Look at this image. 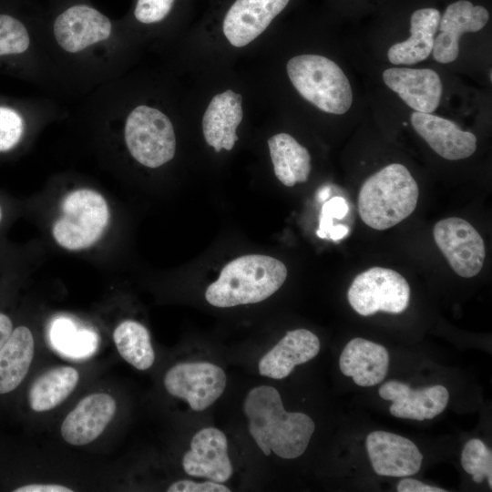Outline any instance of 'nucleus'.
Returning a JSON list of instances; mask_svg holds the SVG:
<instances>
[{"label": "nucleus", "instance_id": "obj_1", "mask_svg": "<svg viewBox=\"0 0 492 492\" xmlns=\"http://www.w3.org/2000/svg\"><path fill=\"white\" fill-rule=\"evenodd\" d=\"M243 410L249 432L264 455L272 451L281 458L293 459L305 452L315 425L305 414L287 412L276 388H252L245 397Z\"/></svg>", "mask_w": 492, "mask_h": 492}, {"label": "nucleus", "instance_id": "obj_2", "mask_svg": "<svg viewBox=\"0 0 492 492\" xmlns=\"http://www.w3.org/2000/svg\"><path fill=\"white\" fill-rule=\"evenodd\" d=\"M287 268L267 255L248 254L226 264L205 292L207 302L226 308L264 301L283 284Z\"/></svg>", "mask_w": 492, "mask_h": 492}, {"label": "nucleus", "instance_id": "obj_3", "mask_svg": "<svg viewBox=\"0 0 492 492\" xmlns=\"http://www.w3.org/2000/svg\"><path fill=\"white\" fill-rule=\"evenodd\" d=\"M418 196V185L407 168L392 163L364 180L358 195V212L367 226L387 230L413 213Z\"/></svg>", "mask_w": 492, "mask_h": 492}, {"label": "nucleus", "instance_id": "obj_4", "mask_svg": "<svg viewBox=\"0 0 492 492\" xmlns=\"http://www.w3.org/2000/svg\"><path fill=\"white\" fill-rule=\"evenodd\" d=\"M286 69L297 92L320 110L343 115L350 109V81L334 61L321 55H299L288 61Z\"/></svg>", "mask_w": 492, "mask_h": 492}, {"label": "nucleus", "instance_id": "obj_5", "mask_svg": "<svg viewBox=\"0 0 492 492\" xmlns=\"http://www.w3.org/2000/svg\"><path fill=\"white\" fill-rule=\"evenodd\" d=\"M61 212L53 224L52 234L62 248L69 251L93 245L103 234L109 220L106 200L89 189L68 193L62 200Z\"/></svg>", "mask_w": 492, "mask_h": 492}, {"label": "nucleus", "instance_id": "obj_6", "mask_svg": "<svg viewBox=\"0 0 492 492\" xmlns=\"http://www.w3.org/2000/svg\"><path fill=\"white\" fill-rule=\"evenodd\" d=\"M125 141L131 156L149 168L171 160L176 138L169 118L159 109L145 105L135 108L125 124Z\"/></svg>", "mask_w": 492, "mask_h": 492}, {"label": "nucleus", "instance_id": "obj_7", "mask_svg": "<svg viewBox=\"0 0 492 492\" xmlns=\"http://www.w3.org/2000/svg\"><path fill=\"white\" fill-rule=\"evenodd\" d=\"M351 307L360 315L378 312L403 313L409 304L410 286L399 272L383 267H373L358 274L347 292Z\"/></svg>", "mask_w": 492, "mask_h": 492}, {"label": "nucleus", "instance_id": "obj_8", "mask_svg": "<svg viewBox=\"0 0 492 492\" xmlns=\"http://www.w3.org/2000/svg\"><path fill=\"white\" fill-rule=\"evenodd\" d=\"M433 236L457 275L471 278L480 272L486 247L481 235L468 221L458 217L443 219L436 223Z\"/></svg>", "mask_w": 492, "mask_h": 492}, {"label": "nucleus", "instance_id": "obj_9", "mask_svg": "<svg viewBox=\"0 0 492 492\" xmlns=\"http://www.w3.org/2000/svg\"><path fill=\"white\" fill-rule=\"evenodd\" d=\"M164 386L169 394L188 402L194 411H203L223 394L226 374L209 362L180 363L165 374Z\"/></svg>", "mask_w": 492, "mask_h": 492}, {"label": "nucleus", "instance_id": "obj_10", "mask_svg": "<svg viewBox=\"0 0 492 492\" xmlns=\"http://www.w3.org/2000/svg\"><path fill=\"white\" fill-rule=\"evenodd\" d=\"M365 446L372 467L379 476H412L422 466L421 452L406 437L377 430L367 436Z\"/></svg>", "mask_w": 492, "mask_h": 492}, {"label": "nucleus", "instance_id": "obj_11", "mask_svg": "<svg viewBox=\"0 0 492 492\" xmlns=\"http://www.w3.org/2000/svg\"><path fill=\"white\" fill-rule=\"evenodd\" d=\"M182 466L192 477L219 483L229 480L233 469L224 433L215 427H205L197 432L191 439L190 449L183 456Z\"/></svg>", "mask_w": 492, "mask_h": 492}, {"label": "nucleus", "instance_id": "obj_12", "mask_svg": "<svg viewBox=\"0 0 492 492\" xmlns=\"http://www.w3.org/2000/svg\"><path fill=\"white\" fill-rule=\"evenodd\" d=\"M488 11L466 0L450 4L440 17L432 50L436 62L447 64L455 61L459 54L460 36L466 32H477L488 22Z\"/></svg>", "mask_w": 492, "mask_h": 492}, {"label": "nucleus", "instance_id": "obj_13", "mask_svg": "<svg viewBox=\"0 0 492 492\" xmlns=\"http://www.w3.org/2000/svg\"><path fill=\"white\" fill-rule=\"evenodd\" d=\"M109 19L86 5H77L60 14L54 23L55 37L64 50L79 52L109 37Z\"/></svg>", "mask_w": 492, "mask_h": 492}, {"label": "nucleus", "instance_id": "obj_14", "mask_svg": "<svg viewBox=\"0 0 492 492\" xmlns=\"http://www.w3.org/2000/svg\"><path fill=\"white\" fill-rule=\"evenodd\" d=\"M383 80L415 112L433 113L439 106L443 85L433 69L390 67L384 71Z\"/></svg>", "mask_w": 492, "mask_h": 492}, {"label": "nucleus", "instance_id": "obj_15", "mask_svg": "<svg viewBox=\"0 0 492 492\" xmlns=\"http://www.w3.org/2000/svg\"><path fill=\"white\" fill-rule=\"evenodd\" d=\"M379 395L392 401L390 413L398 418L423 421L441 414L449 400L447 389L440 384L412 389L399 381H388L378 390Z\"/></svg>", "mask_w": 492, "mask_h": 492}, {"label": "nucleus", "instance_id": "obj_16", "mask_svg": "<svg viewBox=\"0 0 492 492\" xmlns=\"http://www.w3.org/2000/svg\"><path fill=\"white\" fill-rule=\"evenodd\" d=\"M289 1L236 0L224 17V36L236 47L248 45L269 26Z\"/></svg>", "mask_w": 492, "mask_h": 492}, {"label": "nucleus", "instance_id": "obj_17", "mask_svg": "<svg viewBox=\"0 0 492 492\" xmlns=\"http://www.w3.org/2000/svg\"><path fill=\"white\" fill-rule=\"evenodd\" d=\"M410 120L415 132L443 159H464L476 151V136L462 130L452 120L432 113L415 111Z\"/></svg>", "mask_w": 492, "mask_h": 492}, {"label": "nucleus", "instance_id": "obj_18", "mask_svg": "<svg viewBox=\"0 0 492 492\" xmlns=\"http://www.w3.org/2000/svg\"><path fill=\"white\" fill-rule=\"evenodd\" d=\"M116 407L114 398L108 394L97 393L86 396L63 421L62 437L74 446L91 443L111 421Z\"/></svg>", "mask_w": 492, "mask_h": 492}, {"label": "nucleus", "instance_id": "obj_19", "mask_svg": "<svg viewBox=\"0 0 492 492\" xmlns=\"http://www.w3.org/2000/svg\"><path fill=\"white\" fill-rule=\"evenodd\" d=\"M320 340L311 331L300 328L284 337L259 362V373L272 379L287 377L298 365L314 358L320 351Z\"/></svg>", "mask_w": 492, "mask_h": 492}, {"label": "nucleus", "instance_id": "obj_20", "mask_svg": "<svg viewBox=\"0 0 492 492\" xmlns=\"http://www.w3.org/2000/svg\"><path fill=\"white\" fill-rule=\"evenodd\" d=\"M241 95L227 90L217 94L210 102L203 118L202 130L207 144L216 152L231 150L238 140L236 129L243 112Z\"/></svg>", "mask_w": 492, "mask_h": 492}, {"label": "nucleus", "instance_id": "obj_21", "mask_svg": "<svg viewBox=\"0 0 492 492\" xmlns=\"http://www.w3.org/2000/svg\"><path fill=\"white\" fill-rule=\"evenodd\" d=\"M389 354L385 347L363 338L352 339L339 361L341 372L359 386H374L386 376Z\"/></svg>", "mask_w": 492, "mask_h": 492}, {"label": "nucleus", "instance_id": "obj_22", "mask_svg": "<svg viewBox=\"0 0 492 492\" xmlns=\"http://www.w3.org/2000/svg\"><path fill=\"white\" fill-rule=\"evenodd\" d=\"M440 17L436 8L415 10L410 18V36L390 46L387 51L389 62L414 65L425 60L432 53Z\"/></svg>", "mask_w": 492, "mask_h": 492}, {"label": "nucleus", "instance_id": "obj_23", "mask_svg": "<svg viewBox=\"0 0 492 492\" xmlns=\"http://www.w3.org/2000/svg\"><path fill=\"white\" fill-rule=\"evenodd\" d=\"M273 169L277 179L292 187L308 179L311 172V155L293 137L279 133L268 140Z\"/></svg>", "mask_w": 492, "mask_h": 492}, {"label": "nucleus", "instance_id": "obj_24", "mask_svg": "<svg viewBox=\"0 0 492 492\" xmlns=\"http://www.w3.org/2000/svg\"><path fill=\"white\" fill-rule=\"evenodd\" d=\"M33 356L32 333L26 326H18L0 351V395L13 391L21 384Z\"/></svg>", "mask_w": 492, "mask_h": 492}, {"label": "nucleus", "instance_id": "obj_25", "mask_svg": "<svg viewBox=\"0 0 492 492\" xmlns=\"http://www.w3.org/2000/svg\"><path fill=\"white\" fill-rule=\"evenodd\" d=\"M78 372L71 366L52 368L32 384L28 401L36 412L51 410L65 401L76 388Z\"/></svg>", "mask_w": 492, "mask_h": 492}, {"label": "nucleus", "instance_id": "obj_26", "mask_svg": "<svg viewBox=\"0 0 492 492\" xmlns=\"http://www.w3.org/2000/svg\"><path fill=\"white\" fill-rule=\"evenodd\" d=\"M113 339L121 357L138 370L149 369L155 361V354L148 329L133 320L119 323Z\"/></svg>", "mask_w": 492, "mask_h": 492}, {"label": "nucleus", "instance_id": "obj_27", "mask_svg": "<svg viewBox=\"0 0 492 492\" xmlns=\"http://www.w3.org/2000/svg\"><path fill=\"white\" fill-rule=\"evenodd\" d=\"M50 340L58 351L72 357L89 355L97 345L95 333L87 329H77L67 318H58L53 322Z\"/></svg>", "mask_w": 492, "mask_h": 492}, {"label": "nucleus", "instance_id": "obj_28", "mask_svg": "<svg viewBox=\"0 0 492 492\" xmlns=\"http://www.w3.org/2000/svg\"><path fill=\"white\" fill-rule=\"evenodd\" d=\"M461 464L476 483H481L486 477L489 487H492V453L480 439H470L465 445Z\"/></svg>", "mask_w": 492, "mask_h": 492}, {"label": "nucleus", "instance_id": "obj_29", "mask_svg": "<svg viewBox=\"0 0 492 492\" xmlns=\"http://www.w3.org/2000/svg\"><path fill=\"white\" fill-rule=\"evenodd\" d=\"M25 26L13 16L0 15V56L20 54L29 46Z\"/></svg>", "mask_w": 492, "mask_h": 492}, {"label": "nucleus", "instance_id": "obj_30", "mask_svg": "<svg viewBox=\"0 0 492 492\" xmlns=\"http://www.w3.org/2000/svg\"><path fill=\"white\" fill-rule=\"evenodd\" d=\"M24 131L21 116L14 109L0 107V152L13 149Z\"/></svg>", "mask_w": 492, "mask_h": 492}, {"label": "nucleus", "instance_id": "obj_31", "mask_svg": "<svg viewBox=\"0 0 492 492\" xmlns=\"http://www.w3.org/2000/svg\"><path fill=\"white\" fill-rule=\"evenodd\" d=\"M173 3L174 0H138L135 17L144 24L159 22L169 13Z\"/></svg>", "mask_w": 492, "mask_h": 492}, {"label": "nucleus", "instance_id": "obj_32", "mask_svg": "<svg viewBox=\"0 0 492 492\" xmlns=\"http://www.w3.org/2000/svg\"><path fill=\"white\" fill-rule=\"evenodd\" d=\"M168 492H230L231 489L219 482H195L192 480H179L171 484Z\"/></svg>", "mask_w": 492, "mask_h": 492}, {"label": "nucleus", "instance_id": "obj_33", "mask_svg": "<svg viewBox=\"0 0 492 492\" xmlns=\"http://www.w3.org/2000/svg\"><path fill=\"white\" fill-rule=\"evenodd\" d=\"M348 211V205L344 199L333 197L323 205L322 216L330 219H343Z\"/></svg>", "mask_w": 492, "mask_h": 492}, {"label": "nucleus", "instance_id": "obj_34", "mask_svg": "<svg viewBox=\"0 0 492 492\" xmlns=\"http://www.w3.org/2000/svg\"><path fill=\"white\" fill-rule=\"evenodd\" d=\"M398 492H446L445 489L426 485L413 478H404L397 485Z\"/></svg>", "mask_w": 492, "mask_h": 492}, {"label": "nucleus", "instance_id": "obj_35", "mask_svg": "<svg viewBox=\"0 0 492 492\" xmlns=\"http://www.w3.org/2000/svg\"><path fill=\"white\" fill-rule=\"evenodd\" d=\"M73 490L56 484H31L17 487L14 492H72Z\"/></svg>", "mask_w": 492, "mask_h": 492}, {"label": "nucleus", "instance_id": "obj_36", "mask_svg": "<svg viewBox=\"0 0 492 492\" xmlns=\"http://www.w3.org/2000/svg\"><path fill=\"white\" fill-rule=\"evenodd\" d=\"M13 332V323L10 318L0 313V351L9 339Z\"/></svg>", "mask_w": 492, "mask_h": 492}, {"label": "nucleus", "instance_id": "obj_37", "mask_svg": "<svg viewBox=\"0 0 492 492\" xmlns=\"http://www.w3.org/2000/svg\"><path fill=\"white\" fill-rule=\"evenodd\" d=\"M349 229L344 225L333 226L328 237L333 241L343 238L348 233Z\"/></svg>", "mask_w": 492, "mask_h": 492}, {"label": "nucleus", "instance_id": "obj_38", "mask_svg": "<svg viewBox=\"0 0 492 492\" xmlns=\"http://www.w3.org/2000/svg\"><path fill=\"white\" fill-rule=\"evenodd\" d=\"M330 188L324 187L320 192H319V199L321 200H325L329 196Z\"/></svg>", "mask_w": 492, "mask_h": 492}, {"label": "nucleus", "instance_id": "obj_39", "mask_svg": "<svg viewBox=\"0 0 492 492\" xmlns=\"http://www.w3.org/2000/svg\"><path fill=\"white\" fill-rule=\"evenodd\" d=\"M1 219H2V210L0 208V221H1Z\"/></svg>", "mask_w": 492, "mask_h": 492}]
</instances>
